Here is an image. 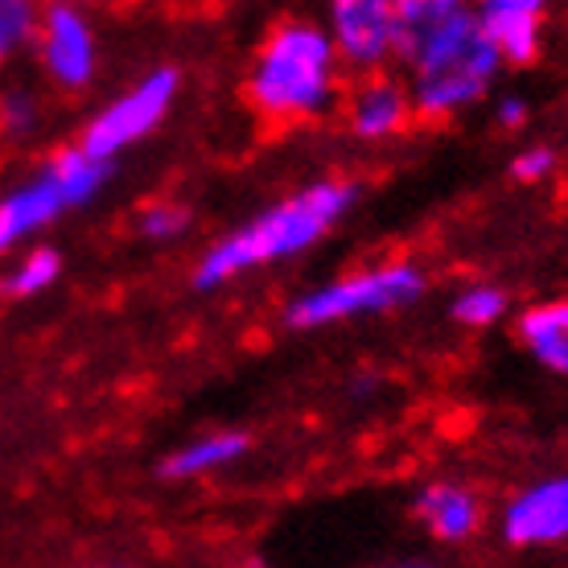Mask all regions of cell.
<instances>
[{
	"mask_svg": "<svg viewBox=\"0 0 568 568\" xmlns=\"http://www.w3.org/2000/svg\"><path fill=\"white\" fill-rule=\"evenodd\" d=\"M247 454V437L243 433H206V437L190 440L182 449H173L165 462H161V474L165 478H199V474H211V469L227 466L235 457Z\"/></svg>",
	"mask_w": 568,
	"mask_h": 568,
	"instance_id": "obj_15",
	"label": "cell"
},
{
	"mask_svg": "<svg viewBox=\"0 0 568 568\" xmlns=\"http://www.w3.org/2000/svg\"><path fill=\"white\" fill-rule=\"evenodd\" d=\"M503 58L486 38L478 13L457 9L433 45L413 62V112L425 120H445L466 103L483 100Z\"/></svg>",
	"mask_w": 568,
	"mask_h": 568,
	"instance_id": "obj_3",
	"label": "cell"
},
{
	"mask_svg": "<svg viewBox=\"0 0 568 568\" xmlns=\"http://www.w3.org/2000/svg\"><path fill=\"white\" fill-rule=\"evenodd\" d=\"M38 50L50 79L62 87H87L95 74V33L71 4H50L38 21Z\"/></svg>",
	"mask_w": 568,
	"mask_h": 568,
	"instance_id": "obj_6",
	"label": "cell"
},
{
	"mask_svg": "<svg viewBox=\"0 0 568 568\" xmlns=\"http://www.w3.org/2000/svg\"><path fill=\"white\" fill-rule=\"evenodd\" d=\"M334 42L310 21H284L264 38L247 74V100L268 120H310L334 103Z\"/></svg>",
	"mask_w": 568,
	"mask_h": 568,
	"instance_id": "obj_2",
	"label": "cell"
},
{
	"mask_svg": "<svg viewBox=\"0 0 568 568\" xmlns=\"http://www.w3.org/2000/svg\"><path fill=\"white\" fill-rule=\"evenodd\" d=\"M58 211H67V202H62V194H58L45 173L17 185L13 194L0 199V252H9L13 243H21L33 231H42L45 223H54Z\"/></svg>",
	"mask_w": 568,
	"mask_h": 568,
	"instance_id": "obj_12",
	"label": "cell"
},
{
	"mask_svg": "<svg viewBox=\"0 0 568 568\" xmlns=\"http://www.w3.org/2000/svg\"><path fill=\"white\" fill-rule=\"evenodd\" d=\"M404 568H425V565H404Z\"/></svg>",
	"mask_w": 568,
	"mask_h": 568,
	"instance_id": "obj_24",
	"label": "cell"
},
{
	"mask_svg": "<svg viewBox=\"0 0 568 568\" xmlns=\"http://www.w3.org/2000/svg\"><path fill=\"white\" fill-rule=\"evenodd\" d=\"M185 223H190L185 206H173V202H156L141 214V231L149 240H173L185 231Z\"/></svg>",
	"mask_w": 568,
	"mask_h": 568,
	"instance_id": "obj_20",
	"label": "cell"
},
{
	"mask_svg": "<svg viewBox=\"0 0 568 568\" xmlns=\"http://www.w3.org/2000/svg\"><path fill=\"white\" fill-rule=\"evenodd\" d=\"M329 42L355 67H379L392 54V4L387 0H338L329 4Z\"/></svg>",
	"mask_w": 568,
	"mask_h": 568,
	"instance_id": "obj_8",
	"label": "cell"
},
{
	"mask_svg": "<svg viewBox=\"0 0 568 568\" xmlns=\"http://www.w3.org/2000/svg\"><path fill=\"white\" fill-rule=\"evenodd\" d=\"M413 95H408V87L396 83V79H387V74H375L367 83L355 91V100H351V112H346V124L355 136L363 141H387V136H396V132L408 129V120H413Z\"/></svg>",
	"mask_w": 568,
	"mask_h": 568,
	"instance_id": "obj_10",
	"label": "cell"
},
{
	"mask_svg": "<svg viewBox=\"0 0 568 568\" xmlns=\"http://www.w3.org/2000/svg\"><path fill=\"white\" fill-rule=\"evenodd\" d=\"M425 293V272L416 264H379V268L355 272L342 281L313 288L301 301H293L288 310V326L297 329H317L346 322L355 313H387L399 310Z\"/></svg>",
	"mask_w": 568,
	"mask_h": 568,
	"instance_id": "obj_4",
	"label": "cell"
},
{
	"mask_svg": "<svg viewBox=\"0 0 568 568\" xmlns=\"http://www.w3.org/2000/svg\"><path fill=\"white\" fill-rule=\"evenodd\" d=\"M519 338L536 363L568 375V301H544L519 317Z\"/></svg>",
	"mask_w": 568,
	"mask_h": 568,
	"instance_id": "obj_14",
	"label": "cell"
},
{
	"mask_svg": "<svg viewBox=\"0 0 568 568\" xmlns=\"http://www.w3.org/2000/svg\"><path fill=\"white\" fill-rule=\"evenodd\" d=\"M58 272H62V260H58L54 247H38L13 268V276L4 281V293L9 297H33V293H42L58 281Z\"/></svg>",
	"mask_w": 568,
	"mask_h": 568,
	"instance_id": "obj_17",
	"label": "cell"
},
{
	"mask_svg": "<svg viewBox=\"0 0 568 568\" xmlns=\"http://www.w3.org/2000/svg\"><path fill=\"white\" fill-rule=\"evenodd\" d=\"M351 202H355V185L351 182H317L310 190L293 194V199L276 202L272 211L252 219L243 231L227 235L223 243H214L206 260L194 268V284L199 288H219V284L240 276V272L264 268V264L284 256H297V252L313 247L338 223Z\"/></svg>",
	"mask_w": 568,
	"mask_h": 568,
	"instance_id": "obj_1",
	"label": "cell"
},
{
	"mask_svg": "<svg viewBox=\"0 0 568 568\" xmlns=\"http://www.w3.org/2000/svg\"><path fill=\"white\" fill-rule=\"evenodd\" d=\"M173 95H178V71H153L149 79L132 87L129 95H120L115 103H108L91 124L83 129V149L87 156H95V161H108L112 165L115 153H124L129 144H136L141 136L161 124V115L170 112Z\"/></svg>",
	"mask_w": 568,
	"mask_h": 568,
	"instance_id": "obj_5",
	"label": "cell"
},
{
	"mask_svg": "<svg viewBox=\"0 0 568 568\" xmlns=\"http://www.w3.org/2000/svg\"><path fill=\"white\" fill-rule=\"evenodd\" d=\"M462 4H454V0H399V4H392V54L413 67L440 29L449 26V17Z\"/></svg>",
	"mask_w": 568,
	"mask_h": 568,
	"instance_id": "obj_13",
	"label": "cell"
},
{
	"mask_svg": "<svg viewBox=\"0 0 568 568\" xmlns=\"http://www.w3.org/2000/svg\"><path fill=\"white\" fill-rule=\"evenodd\" d=\"M503 540L511 548H544L568 540V474L544 478L511 498L503 511Z\"/></svg>",
	"mask_w": 568,
	"mask_h": 568,
	"instance_id": "obj_7",
	"label": "cell"
},
{
	"mask_svg": "<svg viewBox=\"0 0 568 568\" xmlns=\"http://www.w3.org/2000/svg\"><path fill=\"white\" fill-rule=\"evenodd\" d=\"M108 161H95V156H87L79 144H71V149H58L50 161H45V178L54 182V190L62 194V202L67 206H83V202L95 199V190L103 185V178H108Z\"/></svg>",
	"mask_w": 568,
	"mask_h": 568,
	"instance_id": "obj_16",
	"label": "cell"
},
{
	"mask_svg": "<svg viewBox=\"0 0 568 568\" xmlns=\"http://www.w3.org/2000/svg\"><path fill=\"white\" fill-rule=\"evenodd\" d=\"M33 124V100L29 95H0V129L4 132H26Z\"/></svg>",
	"mask_w": 568,
	"mask_h": 568,
	"instance_id": "obj_22",
	"label": "cell"
},
{
	"mask_svg": "<svg viewBox=\"0 0 568 568\" xmlns=\"http://www.w3.org/2000/svg\"><path fill=\"white\" fill-rule=\"evenodd\" d=\"M544 9L540 0H486L478 9L486 38L515 67H527L540 58V33H544Z\"/></svg>",
	"mask_w": 568,
	"mask_h": 568,
	"instance_id": "obj_9",
	"label": "cell"
},
{
	"mask_svg": "<svg viewBox=\"0 0 568 568\" xmlns=\"http://www.w3.org/2000/svg\"><path fill=\"white\" fill-rule=\"evenodd\" d=\"M416 519L440 544H462L483 527V498L469 486L433 483L416 495Z\"/></svg>",
	"mask_w": 568,
	"mask_h": 568,
	"instance_id": "obj_11",
	"label": "cell"
},
{
	"mask_svg": "<svg viewBox=\"0 0 568 568\" xmlns=\"http://www.w3.org/2000/svg\"><path fill=\"white\" fill-rule=\"evenodd\" d=\"M503 310H507V297H503L498 288L474 284V288H466V293L454 301L449 313H454V322H462V326H490V322L503 317Z\"/></svg>",
	"mask_w": 568,
	"mask_h": 568,
	"instance_id": "obj_18",
	"label": "cell"
},
{
	"mask_svg": "<svg viewBox=\"0 0 568 568\" xmlns=\"http://www.w3.org/2000/svg\"><path fill=\"white\" fill-rule=\"evenodd\" d=\"M556 165V153L552 149H527V153H519L511 161V178L515 182H540V178H548Z\"/></svg>",
	"mask_w": 568,
	"mask_h": 568,
	"instance_id": "obj_21",
	"label": "cell"
},
{
	"mask_svg": "<svg viewBox=\"0 0 568 568\" xmlns=\"http://www.w3.org/2000/svg\"><path fill=\"white\" fill-rule=\"evenodd\" d=\"M38 29V13L21 0H0V58H9L17 45H26Z\"/></svg>",
	"mask_w": 568,
	"mask_h": 568,
	"instance_id": "obj_19",
	"label": "cell"
},
{
	"mask_svg": "<svg viewBox=\"0 0 568 568\" xmlns=\"http://www.w3.org/2000/svg\"><path fill=\"white\" fill-rule=\"evenodd\" d=\"M498 120H503V124H507V129H519V124H524L527 120V103L524 100H503L498 103Z\"/></svg>",
	"mask_w": 568,
	"mask_h": 568,
	"instance_id": "obj_23",
	"label": "cell"
}]
</instances>
